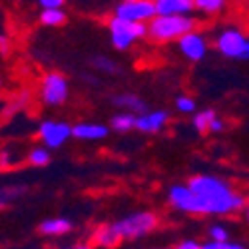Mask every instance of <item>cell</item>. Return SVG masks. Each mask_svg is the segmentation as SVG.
Listing matches in <instances>:
<instances>
[{
	"mask_svg": "<svg viewBox=\"0 0 249 249\" xmlns=\"http://www.w3.org/2000/svg\"><path fill=\"white\" fill-rule=\"evenodd\" d=\"M178 48H179V54L190 60V62H201L205 56H207V50H210V44H207V38L205 34H201L197 28L183 34L179 40H178Z\"/></svg>",
	"mask_w": 249,
	"mask_h": 249,
	"instance_id": "10",
	"label": "cell"
},
{
	"mask_svg": "<svg viewBox=\"0 0 249 249\" xmlns=\"http://www.w3.org/2000/svg\"><path fill=\"white\" fill-rule=\"evenodd\" d=\"M207 235H210V239H213V241H227V239H230V231H227V227L221 225V223L210 225Z\"/></svg>",
	"mask_w": 249,
	"mask_h": 249,
	"instance_id": "26",
	"label": "cell"
},
{
	"mask_svg": "<svg viewBox=\"0 0 249 249\" xmlns=\"http://www.w3.org/2000/svg\"><path fill=\"white\" fill-rule=\"evenodd\" d=\"M176 249H203V243H199L196 239H183V241L178 243Z\"/></svg>",
	"mask_w": 249,
	"mask_h": 249,
	"instance_id": "29",
	"label": "cell"
},
{
	"mask_svg": "<svg viewBox=\"0 0 249 249\" xmlns=\"http://www.w3.org/2000/svg\"><path fill=\"white\" fill-rule=\"evenodd\" d=\"M10 38L6 36V34H2V36H0V54H2V58H6L10 52Z\"/></svg>",
	"mask_w": 249,
	"mask_h": 249,
	"instance_id": "31",
	"label": "cell"
},
{
	"mask_svg": "<svg viewBox=\"0 0 249 249\" xmlns=\"http://www.w3.org/2000/svg\"><path fill=\"white\" fill-rule=\"evenodd\" d=\"M74 138V126H70L68 122H58V120H44L38 126V140L42 142V146L56 150L60 146Z\"/></svg>",
	"mask_w": 249,
	"mask_h": 249,
	"instance_id": "7",
	"label": "cell"
},
{
	"mask_svg": "<svg viewBox=\"0 0 249 249\" xmlns=\"http://www.w3.org/2000/svg\"><path fill=\"white\" fill-rule=\"evenodd\" d=\"M50 249H94V245L90 243H76V245H72V247H50Z\"/></svg>",
	"mask_w": 249,
	"mask_h": 249,
	"instance_id": "32",
	"label": "cell"
},
{
	"mask_svg": "<svg viewBox=\"0 0 249 249\" xmlns=\"http://www.w3.org/2000/svg\"><path fill=\"white\" fill-rule=\"evenodd\" d=\"M66 4V0H38L40 8H62Z\"/></svg>",
	"mask_w": 249,
	"mask_h": 249,
	"instance_id": "28",
	"label": "cell"
},
{
	"mask_svg": "<svg viewBox=\"0 0 249 249\" xmlns=\"http://www.w3.org/2000/svg\"><path fill=\"white\" fill-rule=\"evenodd\" d=\"M223 130H225V122H223V118L215 116V118H213V122H212L210 134H219V132H223Z\"/></svg>",
	"mask_w": 249,
	"mask_h": 249,
	"instance_id": "30",
	"label": "cell"
},
{
	"mask_svg": "<svg viewBox=\"0 0 249 249\" xmlns=\"http://www.w3.org/2000/svg\"><path fill=\"white\" fill-rule=\"evenodd\" d=\"M245 219H247V223H249V205L245 207Z\"/></svg>",
	"mask_w": 249,
	"mask_h": 249,
	"instance_id": "34",
	"label": "cell"
},
{
	"mask_svg": "<svg viewBox=\"0 0 249 249\" xmlns=\"http://www.w3.org/2000/svg\"><path fill=\"white\" fill-rule=\"evenodd\" d=\"M249 36L239 28H225L215 36V50L225 58H243Z\"/></svg>",
	"mask_w": 249,
	"mask_h": 249,
	"instance_id": "9",
	"label": "cell"
},
{
	"mask_svg": "<svg viewBox=\"0 0 249 249\" xmlns=\"http://www.w3.org/2000/svg\"><path fill=\"white\" fill-rule=\"evenodd\" d=\"M241 60H249V40H247V46H245V52H243V58Z\"/></svg>",
	"mask_w": 249,
	"mask_h": 249,
	"instance_id": "33",
	"label": "cell"
},
{
	"mask_svg": "<svg viewBox=\"0 0 249 249\" xmlns=\"http://www.w3.org/2000/svg\"><path fill=\"white\" fill-rule=\"evenodd\" d=\"M114 14L120 18L132 20V22H143L148 24L150 20L158 16L156 0H122L116 4Z\"/></svg>",
	"mask_w": 249,
	"mask_h": 249,
	"instance_id": "8",
	"label": "cell"
},
{
	"mask_svg": "<svg viewBox=\"0 0 249 249\" xmlns=\"http://www.w3.org/2000/svg\"><path fill=\"white\" fill-rule=\"evenodd\" d=\"M26 161L32 165V168H44V165L50 163V148H46V146H34L28 152Z\"/></svg>",
	"mask_w": 249,
	"mask_h": 249,
	"instance_id": "21",
	"label": "cell"
},
{
	"mask_svg": "<svg viewBox=\"0 0 249 249\" xmlns=\"http://www.w3.org/2000/svg\"><path fill=\"white\" fill-rule=\"evenodd\" d=\"M176 110L179 114H196V100L192 96H178L176 98Z\"/></svg>",
	"mask_w": 249,
	"mask_h": 249,
	"instance_id": "24",
	"label": "cell"
},
{
	"mask_svg": "<svg viewBox=\"0 0 249 249\" xmlns=\"http://www.w3.org/2000/svg\"><path fill=\"white\" fill-rule=\"evenodd\" d=\"M197 28V20L190 14H158L148 22L146 40L152 44H170Z\"/></svg>",
	"mask_w": 249,
	"mask_h": 249,
	"instance_id": "2",
	"label": "cell"
},
{
	"mask_svg": "<svg viewBox=\"0 0 249 249\" xmlns=\"http://www.w3.org/2000/svg\"><path fill=\"white\" fill-rule=\"evenodd\" d=\"M122 241L124 239L118 233L114 221L112 223H100L92 231V237H90V243L96 247H102V249H116Z\"/></svg>",
	"mask_w": 249,
	"mask_h": 249,
	"instance_id": "12",
	"label": "cell"
},
{
	"mask_svg": "<svg viewBox=\"0 0 249 249\" xmlns=\"http://www.w3.org/2000/svg\"><path fill=\"white\" fill-rule=\"evenodd\" d=\"M136 124H138V114L134 112H118L112 116L110 120V130H114L116 134H128L132 130H136Z\"/></svg>",
	"mask_w": 249,
	"mask_h": 249,
	"instance_id": "17",
	"label": "cell"
},
{
	"mask_svg": "<svg viewBox=\"0 0 249 249\" xmlns=\"http://www.w3.org/2000/svg\"><path fill=\"white\" fill-rule=\"evenodd\" d=\"M92 64H94V68L98 72H104V74H118V70H120L116 62L112 58H108V56H96L92 60Z\"/></svg>",
	"mask_w": 249,
	"mask_h": 249,
	"instance_id": "23",
	"label": "cell"
},
{
	"mask_svg": "<svg viewBox=\"0 0 249 249\" xmlns=\"http://www.w3.org/2000/svg\"><path fill=\"white\" fill-rule=\"evenodd\" d=\"M188 185L201 197L203 215H230L249 205L247 197L219 176L197 174L188 179Z\"/></svg>",
	"mask_w": 249,
	"mask_h": 249,
	"instance_id": "1",
	"label": "cell"
},
{
	"mask_svg": "<svg viewBox=\"0 0 249 249\" xmlns=\"http://www.w3.org/2000/svg\"><path fill=\"white\" fill-rule=\"evenodd\" d=\"M74 230V223L68 217H48L38 223V231L48 237H60Z\"/></svg>",
	"mask_w": 249,
	"mask_h": 249,
	"instance_id": "14",
	"label": "cell"
},
{
	"mask_svg": "<svg viewBox=\"0 0 249 249\" xmlns=\"http://www.w3.org/2000/svg\"><path fill=\"white\" fill-rule=\"evenodd\" d=\"M26 102H30V92H20L18 96H14V104H10L12 112H16L20 106H26Z\"/></svg>",
	"mask_w": 249,
	"mask_h": 249,
	"instance_id": "27",
	"label": "cell"
},
{
	"mask_svg": "<svg viewBox=\"0 0 249 249\" xmlns=\"http://www.w3.org/2000/svg\"><path fill=\"white\" fill-rule=\"evenodd\" d=\"M24 192H26L24 185H4L2 192H0V203H2V207H6L8 201L18 199Z\"/></svg>",
	"mask_w": 249,
	"mask_h": 249,
	"instance_id": "22",
	"label": "cell"
},
{
	"mask_svg": "<svg viewBox=\"0 0 249 249\" xmlns=\"http://www.w3.org/2000/svg\"><path fill=\"white\" fill-rule=\"evenodd\" d=\"M38 96H40V102L48 108H58L62 104H66L70 98V84H68L66 76L60 72L44 74L40 78Z\"/></svg>",
	"mask_w": 249,
	"mask_h": 249,
	"instance_id": "5",
	"label": "cell"
},
{
	"mask_svg": "<svg viewBox=\"0 0 249 249\" xmlns=\"http://www.w3.org/2000/svg\"><path fill=\"white\" fill-rule=\"evenodd\" d=\"M203 249H247L243 243L239 241H231V239H227V241H205L203 243Z\"/></svg>",
	"mask_w": 249,
	"mask_h": 249,
	"instance_id": "25",
	"label": "cell"
},
{
	"mask_svg": "<svg viewBox=\"0 0 249 249\" xmlns=\"http://www.w3.org/2000/svg\"><path fill=\"white\" fill-rule=\"evenodd\" d=\"M108 32H110V42L116 50L128 52L136 42L143 40L148 36V24L143 22H132V20L112 16L108 20Z\"/></svg>",
	"mask_w": 249,
	"mask_h": 249,
	"instance_id": "3",
	"label": "cell"
},
{
	"mask_svg": "<svg viewBox=\"0 0 249 249\" xmlns=\"http://www.w3.org/2000/svg\"><path fill=\"white\" fill-rule=\"evenodd\" d=\"M114 225L118 233L122 235V239L132 241V239H140V237L154 233L160 227V215L150 210H140V212H132L130 215L114 221Z\"/></svg>",
	"mask_w": 249,
	"mask_h": 249,
	"instance_id": "4",
	"label": "cell"
},
{
	"mask_svg": "<svg viewBox=\"0 0 249 249\" xmlns=\"http://www.w3.org/2000/svg\"><path fill=\"white\" fill-rule=\"evenodd\" d=\"M170 122V114L165 110H148L143 114H138L136 130L142 134H160Z\"/></svg>",
	"mask_w": 249,
	"mask_h": 249,
	"instance_id": "11",
	"label": "cell"
},
{
	"mask_svg": "<svg viewBox=\"0 0 249 249\" xmlns=\"http://www.w3.org/2000/svg\"><path fill=\"white\" fill-rule=\"evenodd\" d=\"M158 14H190L196 10L194 0H156Z\"/></svg>",
	"mask_w": 249,
	"mask_h": 249,
	"instance_id": "16",
	"label": "cell"
},
{
	"mask_svg": "<svg viewBox=\"0 0 249 249\" xmlns=\"http://www.w3.org/2000/svg\"><path fill=\"white\" fill-rule=\"evenodd\" d=\"M156 249H168V247H156Z\"/></svg>",
	"mask_w": 249,
	"mask_h": 249,
	"instance_id": "35",
	"label": "cell"
},
{
	"mask_svg": "<svg viewBox=\"0 0 249 249\" xmlns=\"http://www.w3.org/2000/svg\"><path fill=\"white\" fill-rule=\"evenodd\" d=\"M114 104L118 108H122L124 112H134V114H143L148 112V106L140 96L132 94V92H122L114 96Z\"/></svg>",
	"mask_w": 249,
	"mask_h": 249,
	"instance_id": "15",
	"label": "cell"
},
{
	"mask_svg": "<svg viewBox=\"0 0 249 249\" xmlns=\"http://www.w3.org/2000/svg\"><path fill=\"white\" fill-rule=\"evenodd\" d=\"M108 134H110L108 126L98 122H80L74 126V138L84 142H100L104 138H108Z\"/></svg>",
	"mask_w": 249,
	"mask_h": 249,
	"instance_id": "13",
	"label": "cell"
},
{
	"mask_svg": "<svg viewBox=\"0 0 249 249\" xmlns=\"http://www.w3.org/2000/svg\"><path fill=\"white\" fill-rule=\"evenodd\" d=\"M217 114H215V110H212V108H207V110H201V112H196L194 114V118H192V126H194V130L197 132V134H210V128H212V122H213V118H215Z\"/></svg>",
	"mask_w": 249,
	"mask_h": 249,
	"instance_id": "19",
	"label": "cell"
},
{
	"mask_svg": "<svg viewBox=\"0 0 249 249\" xmlns=\"http://www.w3.org/2000/svg\"><path fill=\"white\" fill-rule=\"evenodd\" d=\"M196 4V10L201 12V14H207V16H215V14H221L230 0H194Z\"/></svg>",
	"mask_w": 249,
	"mask_h": 249,
	"instance_id": "20",
	"label": "cell"
},
{
	"mask_svg": "<svg viewBox=\"0 0 249 249\" xmlns=\"http://www.w3.org/2000/svg\"><path fill=\"white\" fill-rule=\"evenodd\" d=\"M38 20L42 26H48V28H58L62 24H66V12L62 8H42L38 14Z\"/></svg>",
	"mask_w": 249,
	"mask_h": 249,
	"instance_id": "18",
	"label": "cell"
},
{
	"mask_svg": "<svg viewBox=\"0 0 249 249\" xmlns=\"http://www.w3.org/2000/svg\"><path fill=\"white\" fill-rule=\"evenodd\" d=\"M168 201L174 210L190 213V215H203L201 197L190 188L188 183H176L168 190Z\"/></svg>",
	"mask_w": 249,
	"mask_h": 249,
	"instance_id": "6",
	"label": "cell"
}]
</instances>
